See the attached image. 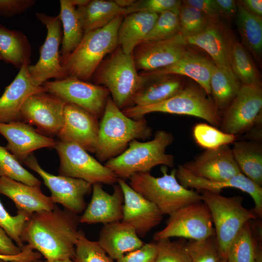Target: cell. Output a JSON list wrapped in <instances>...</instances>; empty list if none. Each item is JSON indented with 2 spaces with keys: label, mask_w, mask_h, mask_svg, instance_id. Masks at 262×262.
Segmentation results:
<instances>
[{
  "label": "cell",
  "mask_w": 262,
  "mask_h": 262,
  "mask_svg": "<svg viewBox=\"0 0 262 262\" xmlns=\"http://www.w3.org/2000/svg\"><path fill=\"white\" fill-rule=\"evenodd\" d=\"M163 175L155 177L149 172L137 173L130 178V186L153 203L163 215H170L190 204L202 201L200 194L182 186L176 178V169L170 174L165 166Z\"/></svg>",
  "instance_id": "5"
},
{
  "label": "cell",
  "mask_w": 262,
  "mask_h": 262,
  "mask_svg": "<svg viewBox=\"0 0 262 262\" xmlns=\"http://www.w3.org/2000/svg\"><path fill=\"white\" fill-rule=\"evenodd\" d=\"M202 90L193 86H187L163 101L145 106H129L121 110L127 116L134 119L144 117L149 113L161 112L195 116L214 127H220L221 116L219 112Z\"/></svg>",
  "instance_id": "8"
},
{
  "label": "cell",
  "mask_w": 262,
  "mask_h": 262,
  "mask_svg": "<svg viewBox=\"0 0 262 262\" xmlns=\"http://www.w3.org/2000/svg\"><path fill=\"white\" fill-rule=\"evenodd\" d=\"M35 0H0V15L11 17L33 7Z\"/></svg>",
  "instance_id": "48"
},
{
  "label": "cell",
  "mask_w": 262,
  "mask_h": 262,
  "mask_svg": "<svg viewBox=\"0 0 262 262\" xmlns=\"http://www.w3.org/2000/svg\"><path fill=\"white\" fill-rule=\"evenodd\" d=\"M222 14L232 16L237 14V3L233 0H215Z\"/></svg>",
  "instance_id": "52"
},
{
  "label": "cell",
  "mask_w": 262,
  "mask_h": 262,
  "mask_svg": "<svg viewBox=\"0 0 262 262\" xmlns=\"http://www.w3.org/2000/svg\"><path fill=\"white\" fill-rule=\"evenodd\" d=\"M36 18L47 30L45 41L40 48V57L34 65H29L28 73L33 82L38 86L48 80H62L67 77L60 62L59 51L62 41L63 31L59 15L48 16L42 13L36 14Z\"/></svg>",
  "instance_id": "11"
},
{
  "label": "cell",
  "mask_w": 262,
  "mask_h": 262,
  "mask_svg": "<svg viewBox=\"0 0 262 262\" xmlns=\"http://www.w3.org/2000/svg\"><path fill=\"white\" fill-rule=\"evenodd\" d=\"M213 103L219 110H225L236 96L242 84L233 73L217 66L210 80Z\"/></svg>",
  "instance_id": "35"
},
{
  "label": "cell",
  "mask_w": 262,
  "mask_h": 262,
  "mask_svg": "<svg viewBox=\"0 0 262 262\" xmlns=\"http://www.w3.org/2000/svg\"><path fill=\"white\" fill-rule=\"evenodd\" d=\"M241 172L258 185L262 186V146L256 141H239L231 149Z\"/></svg>",
  "instance_id": "32"
},
{
  "label": "cell",
  "mask_w": 262,
  "mask_h": 262,
  "mask_svg": "<svg viewBox=\"0 0 262 262\" xmlns=\"http://www.w3.org/2000/svg\"><path fill=\"white\" fill-rule=\"evenodd\" d=\"M30 64L28 62L24 63L0 97V123L20 121V108L26 100L34 94L47 92L44 86H38L32 81L28 70Z\"/></svg>",
  "instance_id": "22"
},
{
  "label": "cell",
  "mask_w": 262,
  "mask_h": 262,
  "mask_svg": "<svg viewBox=\"0 0 262 262\" xmlns=\"http://www.w3.org/2000/svg\"><path fill=\"white\" fill-rule=\"evenodd\" d=\"M2 60V57H1V55H0V60Z\"/></svg>",
  "instance_id": "59"
},
{
  "label": "cell",
  "mask_w": 262,
  "mask_h": 262,
  "mask_svg": "<svg viewBox=\"0 0 262 262\" xmlns=\"http://www.w3.org/2000/svg\"><path fill=\"white\" fill-rule=\"evenodd\" d=\"M199 192L211 214L221 259L226 261L229 247L238 233L247 222L257 217L253 210L244 207L241 196L227 197L207 191Z\"/></svg>",
  "instance_id": "7"
},
{
  "label": "cell",
  "mask_w": 262,
  "mask_h": 262,
  "mask_svg": "<svg viewBox=\"0 0 262 262\" xmlns=\"http://www.w3.org/2000/svg\"><path fill=\"white\" fill-rule=\"evenodd\" d=\"M124 196L121 221L132 227L139 237H144L160 224L163 215L151 202L134 191L125 180L118 179Z\"/></svg>",
  "instance_id": "18"
},
{
  "label": "cell",
  "mask_w": 262,
  "mask_h": 262,
  "mask_svg": "<svg viewBox=\"0 0 262 262\" xmlns=\"http://www.w3.org/2000/svg\"><path fill=\"white\" fill-rule=\"evenodd\" d=\"M140 74L145 79L133 97L131 104L134 106H145L163 101L185 87L179 78L172 75Z\"/></svg>",
  "instance_id": "27"
},
{
  "label": "cell",
  "mask_w": 262,
  "mask_h": 262,
  "mask_svg": "<svg viewBox=\"0 0 262 262\" xmlns=\"http://www.w3.org/2000/svg\"><path fill=\"white\" fill-rule=\"evenodd\" d=\"M216 66L208 59L185 51L175 63L160 69L147 72L153 75H180L195 81L206 94L211 95L210 80Z\"/></svg>",
  "instance_id": "26"
},
{
  "label": "cell",
  "mask_w": 262,
  "mask_h": 262,
  "mask_svg": "<svg viewBox=\"0 0 262 262\" xmlns=\"http://www.w3.org/2000/svg\"><path fill=\"white\" fill-rule=\"evenodd\" d=\"M0 177L7 178L30 186L40 187L42 183L24 168L6 147L0 145Z\"/></svg>",
  "instance_id": "38"
},
{
  "label": "cell",
  "mask_w": 262,
  "mask_h": 262,
  "mask_svg": "<svg viewBox=\"0 0 262 262\" xmlns=\"http://www.w3.org/2000/svg\"><path fill=\"white\" fill-rule=\"evenodd\" d=\"M180 34L184 38L197 35L213 22L199 10L181 2L179 11Z\"/></svg>",
  "instance_id": "40"
},
{
  "label": "cell",
  "mask_w": 262,
  "mask_h": 262,
  "mask_svg": "<svg viewBox=\"0 0 262 262\" xmlns=\"http://www.w3.org/2000/svg\"><path fill=\"white\" fill-rule=\"evenodd\" d=\"M36 172L51 193L50 197L55 203L75 214L83 212L86 207L85 196L92 191V185L81 179L62 175L56 176L45 171L33 154L23 162Z\"/></svg>",
  "instance_id": "12"
},
{
  "label": "cell",
  "mask_w": 262,
  "mask_h": 262,
  "mask_svg": "<svg viewBox=\"0 0 262 262\" xmlns=\"http://www.w3.org/2000/svg\"><path fill=\"white\" fill-rule=\"evenodd\" d=\"M97 242L114 260H118L145 244L132 227L121 221L104 225Z\"/></svg>",
  "instance_id": "25"
},
{
  "label": "cell",
  "mask_w": 262,
  "mask_h": 262,
  "mask_svg": "<svg viewBox=\"0 0 262 262\" xmlns=\"http://www.w3.org/2000/svg\"><path fill=\"white\" fill-rule=\"evenodd\" d=\"M230 66L232 72L242 84L261 87L256 67L246 49L239 42L230 41Z\"/></svg>",
  "instance_id": "36"
},
{
  "label": "cell",
  "mask_w": 262,
  "mask_h": 262,
  "mask_svg": "<svg viewBox=\"0 0 262 262\" xmlns=\"http://www.w3.org/2000/svg\"><path fill=\"white\" fill-rule=\"evenodd\" d=\"M76 10L84 33L105 26L118 16H124L125 11L114 0H89Z\"/></svg>",
  "instance_id": "30"
},
{
  "label": "cell",
  "mask_w": 262,
  "mask_h": 262,
  "mask_svg": "<svg viewBox=\"0 0 262 262\" xmlns=\"http://www.w3.org/2000/svg\"><path fill=\"white\" fill-rule=\"evenodd\" d=\"M176 178L179 182L186 188L197 191H207L220 193L226 188H234L249 194L254 202L253 211L257 217L262 216V187L256 184L243 173L223 181H211L196 177L187 171L182 165L176 169Z\"/></svg>",
  "instance_id": "20"
},
{
  "label": "cell",
  "mask_w": 262,
  "mask_h": 262,
  "mask_svg": "<svg viewBox=\"0 0 262 262\" xmlns=\"http://www.w3.org/2000/svg\"><path fill=\"white\" fill-rule=\"evenodd\" d=\"M174 139L171 133L158 131L150 141L132 140L125 151L108 160L104 165L118 179L124 180L129 179L137 173L149 172L153 167L158 165L173 167L174 157L166 153L165 150Z\"/></svg>",
  "instance_id": "4"
},
{
  "label": "cell",
  "mask_w": 262,
  "mask_h": 262,
  "mask_svg": "<svg viewBox=\"0 0 262 262\" xmlns=\"http://www.w3.org/2000/svg\"><path fill=\"white\" fill-rule=\"evenodd\" d=\"M236 25L242 43L259 59L262 50V19L248 11L240 2H237Z\"/></svg>",
  "instance_id": "34"
},
{
  "label": "cell",
  "mask_w": 262,
  "mask_h": 262,
  "mask_svg": "<svg viewBox=\"0 0 262 262\" xmlns=\"http://www.w3.org/2000/svg\"><path fill=\"white\" fill-rule=\"evenodd\" d=\"M158 247L156 242L144 244L140 248L130 252L116 262H155Z\"/></svg>",
  "instance_id": "47"
},
{
  "label": "cell",
  "mask_w": 262,
  "mask_h": 262,
  "mask_svg": "<svg viewBox=\"0 0 262 262\" xmlns=\"http://www.w3.org/2000/svg\"><path fill=\"white\" fill-rule=\"evenodd\" d=\"M59 14L63 27L62 47L60 51L62 66L82 41L84 31L76 10L71 0H60Z\"/></svg>",
  "instance_id": "31"
},
{
  "label": "cell",
  "mask_w": 262,
  "mask_h": 262,
  "mask_svg": "<svg viewBox=\"0 0 262 262\" xmlns=\"http://www.w3.org/2000/svg\"><path fill=\"white\" fill-rule=\"evenodd\" d=\"M54 148L60 159L59 175L81 179L92 185L117 182L118 178L113 171L80 146L58 140Z\"/></svg>",
  "instance_id": "9"
},
{
  "label": "cell",
  "mask_w": 262,
  "mask_h": 262,
  "mask_svg": "<svg viewBox=\"0 0 262 262\" xmlns=\"http://www.w3.org/2000/svg\"><path fill=\"white\" fill-rule=\"evenodd\" d=\"M124 16H118L105 26L84 33L62 65L67 77L86 82L92 78L105 56L118 47V31Z\"/></svg>",
  "instance_id": "3"
},
{
  "label": "cell",
  "mask_w": 262,
  "mask_h": 262,
  "mask_svg": "<svg viewBox=\"0 0 262 262\" xmlns=\"http://www.w3.org/2000/svg\"><path fill=\"white\" fill-rule=\"evenodd\" d=\"M185 45L180 34L167 40L141 43L132 54L137 71L150 72L175 63L185 53Z\"/></svg>",
  "instance_id": "17"
},
{
  "label": "cell",
  "mask_w": 262,
  "mask_h": 262,
  "mask_svg": "<svg viewBox=\"0 0 262 262\" xmlns=\"http://www.w3.org/2000/svg\"><path fill=\"white\" fill-rule=\"evenodd\" d=\"M0 55L5 62L19 69L25 62H31L30 42L22 32L0 24Z\"/></svg>",
  "instance_id": "33"
},
{
  "label": "cell",
  "mask_w": 262,
  "mask_h": 262,
  "mask_svg": "<svg viewBox=\"0 0 262 262\" xmlns=\"http://www.w3.org/2000/svg\"><path fill=\"white\" fill-rule=\"evenodd\" d=\"M183 39L185 45L196 46L206 51L217 67L233 73L230 66V41L227 40L221 30L213 22L201 33L183 37Z\"/></svg>",
  "instance_id": "29"
},
{
  "label": "cell",
  "mask_w": 262,
  "mask_h": 262,
  "mask_svg": "<svg viewBox=\"0 0 262 262\" xmlns=\"http://www.w3.org/2000/svg\"><path fill=\"white\" fill-rule=\"evenodd\" d=\"M92 191L91 200L80 216V223L105 225L121 221L124 196L120 185H114L112 194L105 191L100 183L92 184Z\"/></svg>",
  "instance_id": "23"
},
{
  "label": "cell",
  "mask_w": 262,
  "mask_h": 262,
  "mask_svg": "<svg viewBox=\"0 0 262 262\" xmlns=\"http://www.w3.org/2000/svg\"><path fill=\"white\" fill-rule=\"evenodd\" d=\"M186 248L191 262H219L222 259L215 236L200 240L189 239Z\"/></svg>",
  "instance_id": "41"
},
{
  "label": "cell",
  "mask_w": 262,
  "mask_h": 262,
  "mask_svg": "<svg viewBox=\"0 0 262 262\" xmlns=\"http://www.w3.org/2000/svg\"><path fill=\"white\" fill-rule=\"evenodd\" d=\"M0 194L11 199L17 211L30 215L52 210L56 205L50 196L43 193L40 187L30 186L5 177H0Z\"/></svg>",
  "instance_id": "24"
},
{
  "label": "cell",
  "mask_w": 262,
  "mask_h": 262,
  "mask_svg": "<svg viewBox=\"0 0 262 262\" xmlns=\"http://www.w3.org/2000/svg\"><path fill=\"white\" fill-rule=\"evenodd\" d=\"M132 55L125 54L118 46L102 62L92 78L95 84L106 87L121 110L129 107L145 77L139 74Z\"/></svg>",
  "instance_id": "6"
},
{
  "label": "cell",
  "mask_w": 262,
  "mask_h": 262,
  "mask_svg": "<svg viewBox=\"0 0 262 262\" xmlns=\"http://www.w3.org/2000/svg\"><path fill=\"white\" fill-rule=\"evenodd\" d=\"M66 104L62 98L48 92L34 94L22 105L20 121L35 126L40 133L57 135L63 125Z\"/></svg>",
  "instance_id": "14"
},
{
  "label": "cell",
  "mask_w": 262,
  "mask_h": 262,
  "mask_svg": "<svg viewBox=\"0 0 262 262\" xmlns=\"http://www.w3.org/2000/svg\"><path fill=\"white\" fill-rule=\"evenodd\" d=\"M34 262H75V261L72 259H63V260H55L52 261H48L47 260H41L40 259H38Z\"/></svg>",
  "instance_id": "56"
},
{
  "label": "cell",
  "mask_w": 262,
  "mask_h": 262,
  "mask_svg": "<svg viewBox=\"0 0 262 262\" xmlns=\"http://www.w3.org/2000/svg\"><path fill=\"white\" fill-rule=\"evenodd\" d=\"M98 119L85 109L66 102L63 125L57 135L59 140L77 144L95 153L99 130Z\"/></svg>",
  "instance_id": "16"
},
{
  "label": "cell",
  "mask_w": 262,
  "mask_h": 262,
  "mask_svg": "<svg viewBox=\"0 0 262 262\" xmlns=\"http://www.w3.org/2000/svg\"><path fill=\"white\" fill-rule=\"evenodd\" d=\"M181 3L180 0H135L130 7L125 9V16L134 13L159 15L166 11H172L179 13Z\"/></svg>",
  "instance_id": "46"
},
{
  "label": "cell",
  "mask_w": 262,
  "mask_h": 262,
  "mask_svg": "<svg viewBox=\"0 0 262 262\" xmlns=\"http://www.w3.org/2000/svg\"><path fill=\"white\" fill-rule=\"evenodd\" d=\"M256 242V255L255 262H262V240L255 239Z\"/></svg>",
  "instance_id": "54"
},
{
  "label": "cell",
  "mask_w": 262,
  "mask_h": 262,
  "mask_svg": "<svg viewBox=\"0 0 262 262\" xmlns=\"http://www.w3.org/2000/svg\"><path fill=\"white\" fill-rule=\"evenodd\" d=\"M158 14L134 13L124 16L119 26L118 46L127 55H132L135 48L145 39L153 27Z\"/></svg>",
  "instance_id": "28"
},
{
  "label": "cell",
  "mask_w": 262,
  "mask_h": 262,
  "mask_svg": "<svg viewBox=\"0 0 262 262\" xmlns=\"http://www.w3.org/2000/svg\"><path fill=\"white\" fill-rule=\"evenodd\" d=\"M80 216L57 205L50 210L33 213L25 224L20 239L46 260L73 259Z\"/></svg>",
  "instance_id": "1"
},
{
  "label": "cell",
  "mask_w": 262,
  "mask_h": 262,
  "mask_svg": "<svg viewBox=\"0 0 262 262\" xmlns=\"http://www.w3.org/2000/svg\"><path fill=\"white\" fill-rule=\"evenodd\" d=\"M115 2L120 7L127 8L130 7L135 0H115Z\"/></svg>",
  "instance_id": "55"
},
{
  "label": "cell",
  "mask_w": 262,
  "mask_h": 262,
  "mask_svg": "<svg viewBox=\"0 0 262 262\" xmlns=\"http://www.w3.org/2000/svg\"><path fill=\"white\" fill-rule=\"evenodd\" d=\"M47 92L88 111L97 118L102 116L110 92L104 86L75 77L47 81Z\"/></svg>",
  "instance_id": "13"
},
{
  "label": "cell",
  "mask_w": 262,
  "mask_h": 262,
  "mask_svg": "<svg viewBox=\"0 0 262 262\" xmlns=\"http://www.w3.org/2000/svg\"><path fill=\"white\" fill-rule=\"evenodd\" d=\"M183 167L192 175L211 181H223L242 173L229 145L206 150Z\"/></svg>",
  "instance_id": "19"
},
{
  "label": "cell",
  "mask_w": 262,
  "mask_h": 262,
  "mask_svg": "<svg viewBox=\"0 0 262 262\" xmlns=\"http://www.w3.org/2000/svg\"><path fill=\"white\" fill-rule=\"evenodd\" d=\"M73 260L75 262H114L98 242L87 239L82 229L79 231Z\"/></svg>",
  "instance_id": "43"
},
{
  "label": "cell",
  "mask_w": 262,
  "mask_h": 262,
  "mask_svg": "<svg viewBox=\"0 0 262 262\" xmlns=\"http://www.w3.org/2000/svg\"><path fill=\"white\" fill-rule=\"evenodd\" d=\"M42 255L37 251H34L31 246L25 245L22 248V251L18 254L13 256H4L0 255V259L7 262L17 261L19 262H34L40 259Z\"/></svg>",
  "instance_id": "50"
},
{
  "label": "cell",
  "mask_w": 262,
  "mask_h": 262,
  "mask_svg": "<svg viewBox=\"0 0 262 262\" xmlns=\"http://www.w3.org/2000/svg\"><path fill=\"white\" fill-rule=\"evenodd\" d=\"M31 215L21 211H17L16 215H10L0 200V227L16 244L22 248L23 243L20 239L25 224Z\"/></svg>",
  "instance_id": "45"
},
{
  "label": "cell",
  "mask_w": 262,
  "mask_h": 262,
  "mask_svg": "<svg viewBox=\"0 0 262 262\" xmlns=\"http://www.w3.org/2000/svg\"><path fill=\"white\" fill-rule=\"evenodd\" d=\"M256 242L250 221L241 229L231 243L226 261L228 262H255Z\"/></svg>",
  "instance_id": "37"
},
{
  "label": "cell",
  "mask_w": 262,
  "mask_h": 262,
  "mask_svg": "<svg viewBox=\"0 0 262 262\" xmlns=\"http://www.w3.org/2000/svg\"><path fill=\"white\" fill-rule=\"evenodd\" d=\"M187 241L183 238L174 241L170 238L158 240L155 262H191L186 248Z\"/></svg>",
  "instance_id": "44"
},
{
  "label": "cell",
  "mask_w": 262,
  "mask_h": 262,
  "mask_svg": "<svg viewBox=\"0 0 262 262\" xmlns=\"http://www.w3.org/2000/svg\"><path fill=\"white\" fill-rule=\"evenodd\" d=\"M249 12L261 17L262 16V1L261 0H243L240 1Z\"/></svg>",
  "instance_id": "53"
},
{
  "label": "cell",
  "mask_w": 262,
  "mask_h": 262,
  "mask_svg": "<svg viewBox=\"0 0 262 262\" xmlns=\"http://www.w3.org/2000/svg\"><path fill=\"white\" fill-rule=\"evenodd\" d=\"M261 87L242 84L221 117V131L237 135L248 131L262 115Z\"/></svg>",
  "instance_id": "15"
},
{
  "label": "cell",
  "mask_w": 262,
  "mask_h": 262,
  "mask_svg": "<svg viewBox=\"0 0 262 262\" xmlns=\"http://www.w3.org/2000/svg\"><path fill=\"white\" fill-rule=\"evenodd\" d=\"M196 142L206 150L214 149L233 143L237 136L219 130L206 123H198L193 128Z\"/></svg>",
  "instance_id": "39"
},
{
  "label": "cell",
  "mask_w": 262,
  "mask_h": 262,
  "mask_svg": "<svg viewBox=\"0 0 262 262\" xmlns=\"http://www.w3.org/2000/svg\"><path fill=\"white\" fill-rule=\"evenodd\" d=\"M0 134L7 141L6 148L20 163L38 149L55 147L56 141L21 121L0 123Z\"/></svg>",
  "instance_id": "21"
},
{
  "label": "cell",
  "mask_w": 262,
  "mask_h": 262,
  "mask_svg": "<svg viewBox=\"0 0 262 262\" xmlns=\"http://www.w3.org/2000/svg\"><path fill=\"white\" fill-rule=\"evenodd\" d=\"M215 236L210 210L201 201L185 206L169 215L166 226L156 232L153 239L179 237L200 240Z\"/></svg>",
  "instance_id": "10"
},
{
  "label": "cell",
  "mask_w": 262,
  "mask_h": 262,
  "mask_svg": "<svg viewBox=\"0 0 262 262\" xmlns=\"http://www.w3.org/2000/svg\"><path fill=\"white\" fill-rule=\"evenodd\" d=\"M22 248L15 244L4 230L0 227V255L13 256L19 254Z\"/></svg>",
  "instance_id": "51"
},
{
  "label": "cell",
  "mask_w": 262,
  "mask_h": 262,
  "mask_svg": "<svg viewBox=\"0 0 262 262\" xmlns=\"http://www.w3.org/2000/svg\"><path fill=\"white\" fill-rule=\"evenodd\" d=\"M0 262H6L4 260H2L1 259H0ZM17 262V261H13V262Z\"/></svg>",
  "instance_id": "57"
},
{
  "label": "cell",
  "mask_w": 262,
  "mask_h": 262,
  "mask_svg": "<svg viewBox=\"0 0 262 262\" xmlns=\"http://www.w3.org/2000/svg\"><path fill=\"white\" fill-rule=\"evenodd\" d=\"M182 2L197 9L213 22L222 15L215 0H186Z\"/></svg>",
  "instance_id": "49"
},
{
  "label": "cell",
  "mask_w": 262,
  "mask_h": 262,
  "mask_svg": "<svg viewBox=\"0 0 262 262\" xmlns=\"http://www.w3.org/2000/svg\"><path fill=\"white\" fill-rule=\"evenodd\" d=\"M219 262H228L227 261H225V260H222L221 259Z\"/></svg>",
  "instance_id": "58"
},
{
  "label": "cell",
  "mask_w": 262,
  "mask_h": 262,
  "mask_svg": "<svg viewBox=\"0 0 262 262\" xmlns=\"http://www.w3.org/2000/svg\"><path fill=\"white\" fill-rule=\"evenodd\" d=\"M180 32L179 13L166 11L159 14L156 21L144 41L169 39L180 34Z\"/></svg>",
  "instance_id": "42"
},
{
  "label": "cell",
  "mask_w": 262,
  "mask_h": 262,
  "mask_svg": "<svg viewBox=\"0 0 262 262\" xmlns=\"http://www.w3.org/2000/svg\"><path fill=\"white\" fill-rule=\"evenodd\" d=\"M152 130L145 117L138 119L125 115L109 96L99 123L95 153L100 162L108 161L125 151L133 140H146Z\"/></svg>",
  "instance_id": "2"
}]
</instances>
